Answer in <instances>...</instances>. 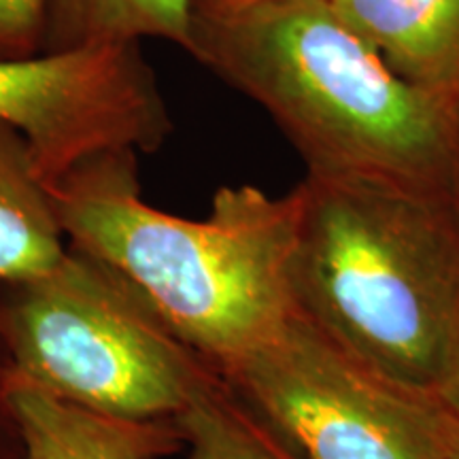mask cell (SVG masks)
I'll return each instance as SVG.
<instances>
[{"label":"cell","mask_w":459,"mask_h":459,"mask_svg":"<svg viewBox=\"0 0 459 459\" xmlns=\"http://www.w3.org/2000/svg\"><path fill=\"white\" fill-rule=\"evenodd\" d=\"M49 0H0V60L41 56Z\"/></svg>","instance_id":"12"},{"label":"cell","mask_w":459,"mask_h":459,"mask_svg":"<svg viewBox=\"0 0 459 459\" xmlns=\"http://www.w3.org/2000/svg\"><path fill=\"white\" fill-rule=\"evenodd\" d=\"M0 119L26 136L48 187L91 156L115 149L153 153L172 134L141 43L0 60Z\"/></svg>","instance_id":"6"},{"label":"cell","mask_w":459,"mask_h":459,"mask_svg":"<svg viewBox=\"0 0 459 459\" xmlns=\"http://www.w3.org/2000/svg\"><path fill=\"white\" fill-rule=\"evenodd\" d=\"M192 0H49L43 54L164 39L186 49Z\"/></svg>","instance_id":"10"},{"label":"cell","mask_w":459,"mask_h":459,"mask_svg":"<svg viewBox=\"0 0 459 459\" xmlns=\"http://www.w3.org/2000/svg\"><path fill=\"white\" fill-rule=\"evenodd\" d=\"M257 3L264 0H192V15H223Z\"/></svg>","instance_id":"14"},{"label":"cell","mask_w":459,"mask_h":459,"mask_svg":"<svg viewBox=\"0 0 459 459\" xmlns=\"http://www.w3.org/2000/svg\"><path fill=\"white\" fill-rule=\"evenodd\" d=\"M449 196L459 220V100L455 105V139H453V166H451V189Z\"/></svg>","instance_id":"15"},{"label":"cell","mask_w":459,"mask_h":459,"mask_svg":"<svg viewBox=\"0 0 459 459\" xmlns=\"http://www.w3.org/2000/svg\"><path fill=\"white\" fill-rule=\"evenodd\" d=\"M13 375L83 409L177 423L215 375L132 281L68 245L48 273L0 285Z\"/></svg>","instance_id":"4"},{"label":"cell","mask_w":459,"mask_h":459,"mask_svg":"<svg viewBox=\"0 0 459 459\" xmlns=\"http://www.w3.org/2000/svg\"><path fill=\"white\" fill-rule=\"evenodd\" d=\"M0 459H24L20 426L9 406L4 387H0Z\"/></svg>","instance_id":"13"},{"label":"cell","mask_w":459,"mask_h":459,"mask_svg":"<svg viewBox=\"0 0 459 459\" xmlns=\"http://www.w3.org/2000/svg\"><path fill=\"white\" fill-rule=\"evenodd\" d=\"M440 400H443L445 404L459 417V361L455 366V372H453L449 385H446V389L443 392V398Z\"/></svg>","instance_id":"16"},{"label":"cell","mask_w":459,"mask_h":459,"mask_svg":"<svg viewBox=\"0 0 459 459\" xmlns=\"http://www.w3.org/2000/svg\"><path fill=\"white\" fill-rule=\"evenodd\" d=\"M11 372L13 370H11L9 353H7V349H4L3 338H0V387H4V383H7Z\"/></svg>","instance_id":"17"},{"label":"cell","mask_w":459,"mask_h":459,"mask_svg":"<svg viewBox=\"0 0 459 459\" xmlns=\"http://www.w3.org/2000/svg\"><path fill=\"white\" fill-rule=\"evenodd\" d=\"M136 152L83 160L49 187L68 245L111 264L175 334L221 372L296 313L290 268L296 192L221 187L206 220L162 213L141 198Z\"/></svg>","instance_id":"3"},{"label":"cell","mask_w":459,"mask_h":459,"mask_svg":"<svg viewBox=\"0 0 459 459\" xmlns=\"http://www.w3.org/2000/svg\"><path fill=\"white\" fill-rule=\"evenodd\" d=\"M220 377L304 459H453L459 417L377 375L294 313Z\"/></svg>","instance_id":"5"},{"label":"cell","mask_w":459,"mask_h":459,"mask_svg":"<svg viewBox=\"0 0 459 459\" xmlns=\"http://www.w3.org/2000/svg\"><path fill=\"white\" fill-rule=\"evenodd\" d=\"M66 249L26 136L0 119V285L51 271Z\"/></svg>","instance_id":"9"},{"label":"cell","mask_w":459,"mask_h":459,"mask_svg":"<svg viewBox=\"0 0 459 459\" xmlns=\"http://www.w3.org/2000/svg\"><path fill=\"white\" fill-rule=\"evenodd\" d=\"M186 51L266 108L308 172L449 196L457 102L402 79L330 0L192 15Z\"/></svg>","instance_id":"1"},{"label":"cell","mask_w":459,"mask_h":459,"mask_svg":"<svg viewBox=\"0 0 459 459\" xmlns=\"http://www.w3.org/2000/svg\"><path fill=\"white\" fill-rule=\"evenodd\" d=\"M402 79L459 100V0H330Z\"/></svg>","instance_id":"8"},{"label":"cell","mask_w":459,"mask_h":459,"mask_svg":"<svg viewBox=\"0 0 459 459\" xmlns=\"http://www.w3.org/2000/svg\"><path fill=\"white\" fill-rule=\"evenodd\" d=\"M294 192L296 313L377 375L443 398L459 361L451 196L328 172H307Z\"/></svg>","instance_id":"2"},{"label":"cell","mask_w":459,"mask_h":459,"mask_svg":"<svg viewBox=\"0 0 459 459\" xmlns=\"http://www.w3.org/2000/svg\"><path fill=\"white\" fill-rule=\"evenodd\" d=\"M189 459H304L215 372L177 419Z\"/></svg>","instance_id":"11"},{"label":"cell","mask_w":459,"mask_h":459,"mask_svg":"<svg viewBox=\"0 0 459 459\" xmlns=\"http://www.w3.org/2000/svg\"><path fill=\"white\" fill-rule=\"evenodd\" d=\"M4 394L20 426L24 459H160L186 446L177 423L88 411L13 372Z\"/></svg>","instance_id":"7"},{"label":"cell","mask_w":459,"mask_h":459,"mask_svg":"<svg viewBox=\"0 0 459 459\" xmlns=\"http://www.w3.org/2000/svg\"><path fill=\"white\" fill-rule=\"evenodd\" d=\"M453 459H459V449H457V453H455V455H453Z\"/></svg>","instance_id":"18"}]
</instances>
